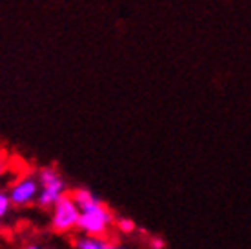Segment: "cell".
I'll return each mask as SVG.
<instances>
[{"label":"cell","mask_w":251,"mask_h":249,"mask_svg":"<svg viewBox=\"0 0 251 249\" xmlns=\"http://www.w3.org/2000/svg\"><path fill=\"white\" fill-rule=\"evenodd\" d=\"M69 195L80 209L76 229L80 231L84 237H107V233L115 225V217L111 209L93 191H89L86 187H78Z\"/></svg>","instance_id":"1"},{"label":"cell","mask_w":251,"mask_h":249,"mask_svg":"<svg viewBox=\"0 0 251 249\" xmlns=\"http://www.w3.org/2000/svg\"><path fill=\"white\" fill-rule=\"evenodd\" d=\"M38 180V197L37 204L44 209H51V206L60 200L64 195H68V186L66 180L62 178V174L58 173L57 168L53 166H46L40 168L37 173Z\"/></svg>","instance_id":"2"},{"label":"cell","mask_w":251,"mask_h":249,"mask_svg":"<svg viewBox=\"0 0 251 249\" xmlns=\"http://www.w3.org/2000/svg\"><path fill=\"white\" fill-rule=\"evenodd\" d=\"M78 217H80V209L69 193L64 195L62 199L51 206V227L57 233H71L73 229H76Z\"/></svg>","instance_id":"3"},{"label":"cell","mask_w":251,"mask_h":249,"mask_svg":"<svg viewBox=\"0 0 251 249\" xmlns=\"http://www.w3.org/2000/svg\"><path fill=\"white\" fill-rule=\"evenodd\" d=\"M11 206L25 207L37 202L38 197V180L37 174H20L15 182H11L7 191Z\"/></svg>","instance_id":"4"},{"label":"cell","mask_w":251,"mask_h":249,"mask_svg":"<svg viewBox=\"0 0 251 249\" xmlns=\"http://www.w3.org/2000/svg\"><path fill=\"white\" fill-rule=\"evenodd\" d=\"M76 249H127L122 248L119 244L107 240V237L97 238V237H80L75 242Z\"/></svg>","instance_id":"5"},{"label":"cell","mask_w":251,"mask_h":249,"mask_svg":"<svg viewBox=\"0 0 251 249\" xmlns=\"http://www.w3.org/2000/svg\"><path fill=\"white\" fill-rule=\"evenodd\" d=\"M11 202H9V197H7V191L0 189V222L9 215L11 211Z\"/></svg>","instance_id":"6"},{"label":"cell","mask_w":251,"mask_h":249,"mask_svg":"<svg viewBox=\"0 0 251 249\" xmlns=\"http://www.w3.org/2000/svg\"><path fill=\"white\" fill-rule=\"evenodd\" d=\"M117 227L124 235H131L133 231L137 229V225H135V222H133L131 218H120V220H117Z\"/></svg>","instance_id":"7"},{"label":"cell","mask_w":251,"mask_h":249,"mask_svg":"<svg viewBox=\"0 0 251 249\" xmlns=\"http://www.w3.org/2000/svg\"><path fill=\"white\" fill-rule=\"evenodd\" d=\"M7 171H9V156L4 151H0V180L6 176Z\"/></svg>","instance_id":"8"},{"label":"cell","mask_w":251,"mask_h":249,"mask_svg":"<svg viewBox=\"0 0 251 249\" xmlns=\"http://www.w3.org/2000/svg\"><path fill=\"white\" fill-rule=\"evenodd\" d=\"M151 249H164V242L160 238H153L151 240Z\"/></svg>","instance_id":"9"},{"label":"cell","mask_w":251,"mask_h":249,"mask_svg":"<svg viewBox=\"0 0 251 249\" xmlns=\"http://www.w3.org/2000/svg\"><path fill=\"white\" fill-rule=\"evenodd\" d=\"M24 249H44V248H42L40 244H27Z\"/></svg>","instance_id":"10"}]
</instances>
